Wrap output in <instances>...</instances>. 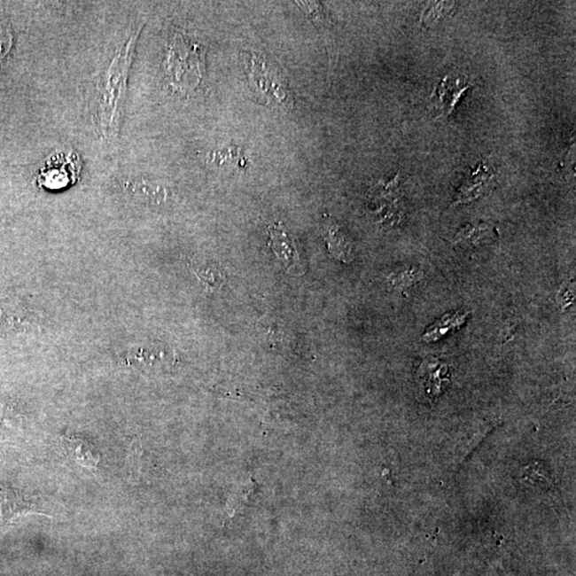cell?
Masks as SVG:
<instances>
[{
    "label": "cell",
    "mask_w": 576,
    "mask_h": 576,
    "mask_svg": "<svg viewBox=\"0 0 576 576\" xmlns=\"http://www.w3.org/2000/svg\"><path fill=\"white\" fill-rule=\"evenodd\" d=\"M12 35L10 31L9 26L0 23V61L3 60L4 55L12 49Z\"/></svg>",
    "instance_id": "cell-22"
},
{
    "label": "cell",
    "mask_w": 576,
    "mask_h": 576,
    "mask_svg": "<svg viewBox=\"0 0 576 576\" xmlns=\"http://www.w3.org/2000/svg\"><path fill=\"white\" fill-rule=\"evenodd\" d=\"M28 515H44L34 502L22 492L7 486H0V525L3 528L13 525L19 518Z\"/></svg>",
    "instance_id": "cell-6"
},
{
    "label": "cell",
    "mask_w": 576,
    "mask_h": 576,
    "mask_svg": "<svg viewBox=\"0 0 576 576\" xmlns=\"http://www.w3.org/2000/svg\"><path fill=\"white\" fill-rule=\"evenodd\" d=\"M469 87L470 85L463 86V83L458 82L457 85L453 86V91L449 93L445 91L442 86L441 89H439V101L441 103L442 114L449 115L453 113L455 105L457 104L460 97L468 90Z\"/></svg>",
    "instance_id": "cell-19"
},
{
    "label": "cell",
    "mask_w": 576,
    "mask_h": 576,
    "mask_svg": "<svg viewBox=\"0 0 576 576\" xmlns=\"http://www.w3.org/2000/svg\"><path fill=\"white\" fill-rule=\"evenodd\" d=\"M455 6L454 3H434L424 10L421 22L426 26H432L438 22L440 19L445 18V15L452 12Z\"/></svg>",
    "instance_id": "cell-20"
},
{
    "label": "cell",
    "mask_w": 576,
    "mask_h": 576,
    "mask_svg": "<svg viewBox=\"0 0 576 576\" xmlns=\"http://www.w3.org/2000/svg\"><path fill=\"white\" fill-rule=\"evenodd\" d=\"M422 277L423 271L416 269V267H411V269L392 274L387 280H389L390 286L394 288V290L402 291L416 284L418 281L422 280Z\"/></svg>",
    "instance_id": "cell-18"
},
{
    "label": "cell",
    "mask_w": 576,
    "mask_h": 576,
    "mask_svg": "<svg viewBox=\"0 0 576 576\" xmlns=\"http://www.w3.org/2000/svg\"><path fill=\"white\" fill-rule=\"evenodd\" d=\"M23 432V416L10 402H0V442L12 441Z\"/></svg>",
    "instance_id": "cell-14"
},
{
    "label": "cell",
    "mask_w": 576,
    "mask_h": 576,
    "mask_svg": "<svg viewBox=\"0 0 576 576\" xmlns=\"http://www.w3.org/2000/svg\"><path fill=\"white\" fill-rule=\"evenodd\" d=\"M575 298L574 281L564 282L557 292V302L563 311L572 305Z\"/></svg>",
    "instance_id": "cell-21"
},
{
    "label": "cell",
    "mask_w": 576,
    "mask_h": 576,
    "mask_svg": "<svg viewBox=\"0 0 576 576\" xmlns=\"http://www.w3.org/2000/svg\"><path fill=\"white\" fill-rule=\"evenodd\" d=\"M495 230L489 223L468 224L461 229L453 240L454 244L465 248H478L494 239Z\"/></svg>",
    "instance_id": "cell-13"
},
{
    "label": "cell",
    "mask_w": 576,
    "mask_h": 576,
    "mask_svg": "<svg viewBox=\"0 0 576 576\" xmlns=\"http://www.w3.org/2000/svg\"><path fill=\"white\" fill-rule=\"evenodd\" d=\"M323 238L326 240L330 254L335 260L349 263L354 259L353 244L345 230L333 220L323 224Z\"/></svg>",
    "instance_id": "cell-12"
},
{
    "label": "cell",
    "mask_w": 576,
    "mask_h": 576,
    "mask_svg": "<svg viewBox=\"0 0 576 576\" xmlns=\"http://www.w3.org/2000/svg\"><path fill=\"white\" fill-rule=\"evenodd\" d=\"M203 47L188 36L176 34L166 58L167 80L180 91L191 90L204 74Z\"/></svg>",
    "instance_id": "cell-2"
},
{
    "label": "cell",
    "mask_w": 576,
    "mask_h": 576,
    "mask_svg": "<svg viewBox=\"0 0 576 576\" xmlns=\"http://www.w3.org/2000/svg\"><path fill=\"white\" fill-rule=\"evenodd\" d=\"M193 274H195L202 284L207 288L208 291H216L222 286L225 281V276L219 267L214 264H207L198 267H192Z\"/></svg>",
    "instance_id": "cell-17"
},
{
    "label": "cell",
    "mask_w": 576,
    "mask_h": 576,
    "mask_svg": "<svg viewBox=\"0 0 576 576\" xmlns=\"http://www.w3.org/2000/svg\"><path fill=\"white\" fill-rule=\"evenodd\" d=\"M39 330V316L14 296L0 297V334L15 335Z\"/></svg>",
    "instance_id": "cell-4"
},
{
    "label": "cell",
    "mask_w": 576,
    "mask_h": 576,
    "mask_svg": "<svg viewBox=\"0 0 576 576\" xmlns=\"http://www.w3.org/2000/svg\"><path fill=\"white\" fill-rule=\"evenodd\" d=\"M495 176L486 166H480L478 171L472 173L460 186L455 203L472 202L486 195L494 185Z\"/></svg>",
    "instance_id": "cell-10"
},
{
    "label": "cell",
    "mask_w": 576,
    "mask_h": 576,
    "mask_svg": "<svg viewBox=\"0 0 576 576\" xmlns=\"http://www.w3.org/2000/svg\"><path fill=\"white\" fill-rule=\"evenodd\" d=\"M143 28L144 24L130 23L108 66L98 78L94 121L104 140L113 141L121 128L129 72Z\"/></svg>",
    "instance_id": "cell-1"
},
{
    "label": "cell",
    "mask_w": 576,
    "mask_h": 576,
    "mask_svg": "<svg viewBox=\"0 0 576 576\" xmlns=\"http://www.w3.org/2000/svg\"><path fill=\"white\" fill-rule=\"evenodd\" d=\"M125 190H127L130 196L138 198L141 201L160 203L165 200L166 198L164 187L144 179L128 180L125 183Z\"/></svg>",
    "instance_id": "cell-16"
},
{
    "label": "cell",
    "mask_w": 576,
    "mask_h": 576,
    "mask_svg": "<svg viewBox=\"0 0 576 576\" xmlns=\"http://www.w3.org/2000/svg\"><path fill=\"white\" fill-rule=\"evenodd\" d=\"M417 373L429 397H438L450 382L448 366L438 359L424 361Z\"/></svg>",
    "instance_id": "cell-8"
},
{
    "label": "cell",
    "mask_w": 576,
    "mask_h": 576,
    "mask_svg": "<svg viewBox=\"0 0 576 576\" xmlns=\"http://www.w3.org/2000/svg\"><path fill=\"white\" fill-rule=\"evenodd\" d=\"M67 452L71 457L82 467L96 472L101 463L102 455L96 445L89 441L86 438L77 436L74 433H66L62 437Z\"/></svg>",
    "instance_id": "cell-9"
},
{
    "label": "cell",
    "mask_w": 576,
    "mask_h": 576,
    "mask_svg": "<svg viewBox=\"0 0 576 576\" xmlns=\"http://www.w3.org/2000/svg\"><path fill=\"white\" fill-rule=\"evenodd\" d=\"M469 316V312L458 311L455 313L445 314L442 318H440L439 321L426 329L425 333L423 334L424 342H436V340H439L444 337V335H447L449 331H452V329H460L463 326L465 321H467Z\"/></svg>",
    "instance_id": "cell-15"
},
{
    "label": "cell",
    "mask_w": 576,
    "mask_h": 576,
    "mask_svg": "<svg viewBox=\"0 0 576 576\" xmlns=\"http://www.w3.org/2000/svg\"><path fill=\"white\" fill-rule=\"evenodd\" d=\"M175 354L160 344L134 345L127 355L128 365L141 370H160L173 363Z\"/></svg>",
    "instance_id": "cell-5"
},
{
    "label": "cell",
    "mask_w": 576,
    "mask_h": 576,
    "mask_svg": "<svg viewBox=\"0 0 576 576\" xmlns=\"http://www.w3.org/2000/svg\"><path fill=\"white\" fill-rule=\"evenodd\" d=\"M269 232L271 248L275 251L277 259L284 265L288 272L292 275H301L300 254H298L294 238L287 233L281 223L271 224Z\"/></svg>",
    "instance_id": "cell-7"
},
{
    "label": "cell",
    "mask_w": 576,
    "mask_h": 576,
    "mask_svg": "<svg viewBox=\"0 0 576 576\" xmlns=\"http://www.w3.org/2000/svg\"><path fill=\"white\" fill-rule=\"evenodd\" d=\"M375 198L381 202L380 211L382 217L390 223L400 222L401 218V192L400 175L394 180L379 186L375 191Z\"/></svg>",
    "instance_id": "cell-11"
},
{
    "label": "cell",
    "mask_w": 576,
    "mask_h": 576,
    "mask_svg": "<svg viewBox=\"0 0 576 576\" xmlns=\"http://www.w3.org/2000/svg\"><path fill=\"white\" fill-rule=\"evenodd\" d=\"M248 66L251 86L261 97L269 99V104L272 101L282 105L290 101V91L276 66L266 64L264 58L256 54H251Z\"/></svg>",
    "instance_id": "cell-3"
}]
</instances>
